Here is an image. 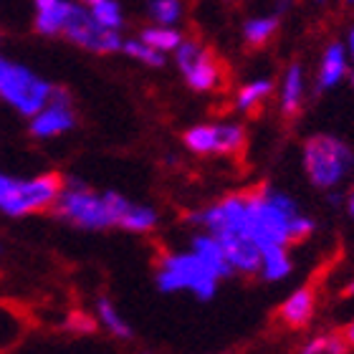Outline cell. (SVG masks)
<instances>
[{
  "mask_svg": "<svg viewBox=\"0 0 354 354\" xmlns=\"http://www.w3.org/2000/svg\"><path fill=\"white\" fill-rule=\"evenodd\" d=\"M342 337H344V342L349 344V349H354V322L347 326V329H344V334H342Z\"/></svg>",
  "mask_w": 354,
  "mask_h": 354,
  "instance_id": "26",
  "label": "cell"
},
{
  "mask_svg": "<svg viewBox=\"0 0 354 354\" xmlns=\"http://www.w3.org/2000/svg\"><path fill=\"white\" fill-rule=\"evenodd\" d=\"M190 248L198 253V256H203L207 263L213 266V271L218 273L223 281L230 279V276L236 273V271H233V266L228 263V259H225V253H223L221 243H218V241H215V236H210L207 230H203V233H198V236H192Z\"/></svg>",
  "mask_w": 354,
  "mask_h": 354,
  "instance_id": "15",
  "label": "cell"
},
{
  "mask_svg": "<svg viewBox=\"0 0 354 354\" xmlns=\"http://www.w3.org/2000/svg\"><path fill=\"white\" fill-rule=\"evenodd\" d=\"M349 74V59H347V46L339 44V41H332L326 46L324 53H322V61H319V71H317V86L314 91L317 94H324V91H332V88L339 86Z\"/></svg>",
  "mask_w": 354,
  "mask_h": 354,
  "instance_id": "11",
  "label": "cell"
},
{
  "mask_svg": "<svg viewBox=\"0 0 354 354\" xmlns=\"http://www.w3.org/2000/svg\"><path fill=\"white\" fill-rule=\"evenodd\" d=\"M122 51L129 56V59L140 61L149 68H162L167 64V53L157 51L149 44H145L142 38H129V41H122Z\"/></svg>",
  "mask_w": 354,
  "mask_h": 354,
  "instance_id": "21",
  "label": "cell"
},
{
  "mask_svg": "<svg viewBox=\"0 0 354 354\" xmlns=\"http://www.w3.org/2000/svg\"><path fill=\"white\" fill-rule=\"evenodd\" d=\"M299 352L301 354H344V352H349V344L339 334H322V337H314V339H309L306 344H301Z\"/></svg>",
  "mask_w": 354,
  "mask_h": 354,
  "instance_id": "24",
  "label": "cell"
},
{
  "mask_svg": "<svg viewBox=\"0 0 354 354\" xmlns=\"http://www.w3.org/2000/svg\"><path fill=\"white\" fill-rule=\"evenodd\" d=\"M347 59H349V74H347V79H349V84H352V88H354V26L349 28V33H347Z\"/></svg>",
  "mask_w": 354,
  "mask_h": 354,
  "instance_id": "25",
  "label": "cell"
},
{
  "mask_svg": "<svg viewBox=\"0 0 354 354\" xmlns=\"http://www.w3.org/2000/svg\"><path fill=\"white\" fill-rule=\"evenodd\" d=\"M53 84L13 59L0 56V99L23 117H33L48 104Z\"/></svg>",
  "mask_w": 354,
  "mask_h": 354,
  "instance_id": "6",
  "label": "cell"
},
{
  "mask_svg": "<svg viewBox=\"0 0 354 354\" xmlns=\"http://www.w3.org/2000/svg\"><path fill=\"white\" fill-rule=\"evenodd\" d=\"M245 213H248V233L261 251L271 245L291 248L306 241L317 228L291 195L273 190L268 185L245 195Z\"/></svg>",
  "mask_w": 354,
  "mask_h": 354,
  "instance_id": "2",
  "label": "cell"
},
{
  "mask_svg": "<svg viewBox=\"0 0 354 354\" xmlns=\"http://www.w3.org/2000/svg\"><path fill=\"white\" fill-rule=\"evenodd\" d=\"M273 91V82L271 79H253V82L243 84V86L238 88L236 94V109L248 114V111H256L261 104L271 96Z\"/></svg>",
  "mask_w": 354,
  "mask_h": 354,
  "instance_id": "19",
  "label": "cell"
},
{
  "mask_svg": "<svg viewBox=\"0 0 354 354\" xmlns=\"http://www.w3.org/2000/svg\"><path fill=\"white\" fill-rule=\"evenodd\" d=\"M314 309H317V296H314V291L309 286H304L281 304L279 319L281 324H286L288 329H301V326H306L311 322Z\"/></svg>",
  "mask_w": 354,
  "mask_h": 354,
  "instance_id": "13",
  "label": "cell"
},
{
  "mask_svg": "<svg viewBox=\"0 0 354 354\" xmlns=\"http://www.w3.org/2000/svg\"><path fill=\"white\" fill-rule=\"evenodd\" d=\"M183 142L195 155H238L245 145V129L238 122L198 124L183 134Z\"/></svg>",
  "mask_w": 354,
  "mask_h": 354,
  "instance_id": "8",
  "label": "cell"
},
{
  "mask_svg": "<svg viewBox=\"0 0 354 354\" xmlns=\"http://www.w3.org/2000/svg\"><path fill=\"white\" fill-rule=\"evenodd\" d=\"M221 281L213 266L192 248L183 253H165L155 271V286L160 294H190L198 301L215 299Z\"/></svg>",
  "mask_w": 354,
  "mask_h": 354,
  "instance_id": "3",
  "label": "cell"
},
{
  "mask_svg": "<svg viewBox=\"0 0 354 354\" xmlns=\"http://www.w3.org/2000/svg\"><path fill=\"white\" fill-rule=\"evenodd\" d=\"M147 15L155 26H177L183 18V0H149Z\"/></svg>",
  "mask_w": 354,
  "mask_h": 354,
  "instance_id": "23",
  "label": "cell"
},
{
  "mask_svg": "<svg viewBox=\"0 0 354 354\" xmlns=\"http://www.w3.org/2000/svg\"><path fill=\"white\" fill-rule=\"evenodd\" d=\"M317 3H326V0H317Z\"/></svg>",
  "mask_w": 354,
  "mask_h": 354,
  "instance_id": "29",
  "label": "cell"
},
{
  "mask_svg": "<svg viewBox=\"0 0 354 354\" xmlns=\"http://www.w3.org/2000/svg\"><path fill=\"white\" fill-rule=\"evenodd\" d=\"M291 273H294V259H291V253H288L286 245H271V248H263V251H261L259 276L263 281H268V283L286 281Z\"/></svg>",
  "mask_w": 354,
  "mask_h": 354,
  "instance_id": "14",
  "label": "cell"
},
{
  "mask_svg": "<svg viewBox=\"0 0 354 354\" xmlns=\"http://www.w3.org/2000/svg\"><path fill=\"white\" fill-rule=\"evenodd\" d=\"M279 23H281V15L279 13L248 18V21L243 23L245 44H248V46H266L273 36H276V30H279Z\"/></svg>",
  "mask_w": 354,
  "mask_h": 354,
  "instance_id": "18",
  "label": "cell"
},
{
  "mask_svg": "<svg viewBox=\"0 0 354 354\" xmlns=\"http://www.w3.org/2000/svg\"><path fill=\"white\" fill-rule=\"evenodd\" d=\"M53 213L61 221L82 230H127V233H149L157 228L160 215L149 205L134 203L122 192L91 190L82 180H66L53 203Z\"/></svg>",
  "mask_w": 354,
  "mask_h": 354,
  "instance_id": "1",
  "label": "cell"
},
{
  "mask_svg": "<svg viewBox=\"0 0 354 354\" xmlns=\"http://www.w3.org/2000/svg\"><path fill=\"white\" fill-rule=\"evenodd\" d=\"M76 127V114L71 106V94L64 86H53V94L46 106L30 117V134L36 140H53L71 132Z\"/></svg>",
  "mask_w": 354,
  "mask_h": 354,
  "instance_id": "10",
  "label": "cell"
},
{
  "mask_svg": "<svg viewBox=\"0 0 354 354\" xmlns=\"http://www.w3.org/2000/svg\"><path fill=\"white\" fill-rule=\"evenodd\" d=\"M96 317H99V324H102L111 337H117V339H122V342H129L134 337L132 326L127 324V319L119 314V309L106 299V296L96 299Z\"/></svg>",
  "mask_w": 354,
  "mask_h": 354,
  "instance_id": "17",
  "label": "cell"
},
{
  "mask_svg": "<svg viewBox=\"0 0 354 354\" xmlns=\"http://www.w3.org/2000/svg\"><path fill=\"white\" fill-rule=\"evenodd\" d=\"M140 38L145 44H149L152 48L162 53H170L175 51L177 46L183 44V33L175 30L172 26H152V28H145L140 33Z\"/></svg>",
  "mask_w": 354,
  "mask_h": 354,
  "instance_id": "22",
  "label": "cell"
},
{
  "mask_svg": "<svg viewBox=\"0 0 354 354\" xmlns=\"http://www.w3.org/2000/svg\"><path fill=\"white\" fill-rule=\"evenodd\" d=\"M79 3H84L96 21L106 28L122 30V26H124V13H122V6L117 0H79Z\"/></svg>",
  "mask_w": 354,
  "mask_h": 354,
  "instance_id": "20",
  "label": "cell"
},
{
  "mask_svg": "<svg viewBox=\"0 0 354 354\" xmlns=\"http://www.w3.org/2000/svg\"><path fill=\"white\" fill-rule=\"evenodd\" d=\"M347 3H349V6H354V0H347Z\"/></svg>",
  "mask_w": 354,
  "mask_h": 354,
  "instance_id": "28",
  "label": "cell"
},
{
  "mask_svg": "<svg viewBox=\"0 0 354 354\" xmlns=\"http://www.w3.org/2000/svg\"><path fill=\"white\" fill-rule=\"evenodd\" d=\"M177 68L183 74L185 84L198 91V94H205V91H213L215 84H218V64L210 56L205 46L198 44V41H185L177 46L175 51Z\"/></svg>",
  "mask_w": 354,
  "mask_h": 354,
  "instance_id": "9",
  "label": "cell"
},
{
  "mask_svg": "<svg viewBox=\"0 0 354 354\" xmlns=\"http://www.w3.org/2000/svg\"><path fill=\"white\" fill-rule=\"evenodd\" d=\"M36 6V30L41 36H59L68 10V0H33Z\"/></svg>",
  "mask_w": 354,
  "mask_h": 354,
  "instance_id": "16",
  "label": "cell"
},
{
  "mask_svg": "<svg viewBox=\"0 0 354 354\" xmlns=\"http://www.w3.org/2000/svg\"><path fill=\"white\" fill-rule=\"evenodd\" d=\"M59 175L10 177L0 172V213L10 218H26L53 207L61 192Z\"/></svg>",
  "mask_w": 354,
  "mask_h": 354,
  "instance_id": "5",
  "label": "cell"
},
{
  "mask_svg": "<svg viewBox=\"0 0 354 354\" xmlns=\"http://www.w3.org/2000/svg\"><path fill=\"white\" fill-rule=\"evenodd\" d=\"M301 165L317 190H337L354 172V149L334 134H314L304 142Z\"/></svg>",
  "mask_w": 354,
  "mask_h": 354,
  "instance_id": "4",
  "label": "cell"
},
{
  "mask_svg": "<svg viewBox=\"0 0 354 354\" xmlns=\"http://www.w3.org/2000/svg\"><path fill=\"white\" fill-rule=\"evenodd\" d=\"M344 205H347V213H349V218L354 221V192H349V198L344 200Z\"/></svg>",
  "mask_w": 354,
  "mask_h": 354,
  "instance_id": "27",
  "label": "cell"
},
{
  "mask_svg": "<svg viewBox=\"0 0 354 354\" xmlns=\"http://www.w3.org/2000/svg\"><path fill=\"white\" fill-rule=\"evenodd\" d=\"M304 96H306V71L301 64H291L281 79V114L283 117H299L304 109Z\"/></svg>",
  "mask_w": 354,
  "mask_h": 354,
  "instance_id": "12",
  "label": "cell"
},
{
  "mask_svg": "<svg viewBox=\"0 0 354 354\" xmlns=\"http://www.w3.org/2000/svg\"><path fill=\"white\" fill-rule=\"evenodd\" d=\"M66 41L91 53H117L122 51V36L119 30H111L96 21L91 10L79 0H68V10L61 26V33Z\"/></svg>",
  "mask_w": 354,
  "mask_h": 354,
  "instance_id": "7",
  "label": "cell"
}]
</instances>
